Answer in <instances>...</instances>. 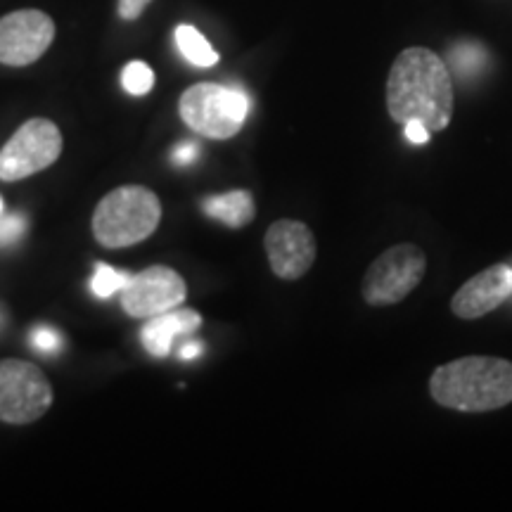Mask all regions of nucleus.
Wrapping results in <instances>:
<instances>
[{"label":"nucleus","instance_id":"nucleus-15","mask_svg":"<svg viewBox=\"0 0 512 512\" xmlns=\"http://www.w3.org/2000/svg\"><path fill=\"white\" fill-rule=\"evenodd\" d=\"M448 62H451V69L460 79H472L489 64V55L479 43H460V46L451 48Z\"/></svg>","mask_w":512,"mask_h":512},{"label":"nucleus","instance_id":"nucleus-3","mask_svg":"<svg viewBox=\"0 0 512 512\" xmlns=\"http://www.w3.org/2000/svg\"><path fill=\"white\" fill-rule=\"evenodd\" d=\"M162 219V202L145 185H121L95 209L91 228L107 249H124L150 238Z\"/></svg>","mask_w":512,"mask_h":512},{"label":"nucleus","instance_id":"nucleus-6","mask_svg":"<svg viewBox=\"0 0 512 512\" xmlns=\"http://www.w3.org/2000/svg\"><path fill=\"white\" fill-rule=\"evenodd\" d=\"M62 155V133L50 119H29L0 150V181L15 183L53 166Z\"/></svg>","mask_w":512,"mask_h":512},{"label":"nucleus","instance_id":"nucleus-11","mask_svg":"<svg viewBox=\"0 0 512 512\" xmlns=\"http://www.w3.org/2000/svg\"><path fill=\"white\" fill-rule=\"evenodd\" d=\"M512 297V266L496 264L470 278L453 294L451 311L463 320L482 318Z\"/></svg>","mask_w":512,"mask_h":512},{"label":"nucleus","instance_id":"nucleus-10","mask_svg":"<svg viewBox=\"0 0 512 512\" xmlns=\"http://www.w3.org/2000/svg\"><path fill=\"white\" fill-rule=\"evenodd\" d=\"M266 254L278 278L299 280L316 261V238L302 221H275L266 233Z\"/></svg>","mask_w":512,"mask_h":512},{"label":"nucleus","instance_id":"nucleus-22","mask_svg":"<svg viewBox=\"0 0 512 512\" xmlns=\"http://www.w3.org/2000/svg\"><path fill=\"white\" fill-rule=\"evenodd\" d=\"M403 126H406L403 128V133H406V138L411 140L413 145H425L432 136V133L420 124V121H408V124H403Z\"/></svg>","mask_w":512,"mask_h":512},{"label":"nucleus","instance_id":"nucleus-16","mask_svg":"<svg viewBox=\"0 0 512 512\" xmlns=\"http://www.w3.org/2000/svg\"><path fill=\"white\" fill-rule=\"evenodd\" d=\"M121 86L128 95H138L140 98V95H147L155 88V72L140 60L128 62L124 72H121Z\"/></svg>","mask_w":512,"mask_h":512},{"label":"nucleus","instance_id":"nucleus-19","mask_svg":"<svg viewBox=\"0 0 512 512\" xmlns=\"http://www.w3.org/2000/svg\"><path fill=\"white\" fill-rule=\"evenodd\" d=\"M31 344L41 351V354H57L62 347V337L60 332L53 330V328H36L34 335H31Z\"/></svg>","mask_w":512,"mask_h":512},{"label":"nucleus","instance_id":"nucleus-12","mask_svg":"<svg viewBox=\"0 0 512 512\" xmlns=\"http://www.w3.org/2000/svg\"><path fill=\"white\" fill-rule=\"evenodd\" d=\"M202 316L195 309H171L157 316L147 318V323L140 330V342L145 351L155 358H164L171 354L174 342L181 337H188L200 330Z\"/></svg>","mask_w":512,"mask_h":512},{"label":"nucleus","instance_id":"nucleus-24","mask_svg":"<svg viewBox=\"0 0 512 512\" xmlns=\"http://www.w3.org/2000/svg\"><path fill=\"white\" fill-rule=\"evenodd\" d=\"M3 209H5V204H3V197H0V214H3Z\"/></svg>","mask_w":512,"mask_h":512},{"label":"nucleus","instance_id":"nucleus-14","mask_svg":"<svg viewBox=\"0 0 512 512\" xmlns=\"http://www.w3.org/2000/svg\"><path fill=\"white\" fill-rule=\"evenodd\" d=\"M174 38H176L178 50H181V55L190 64H195V67L209 69L219 62V53H216L207 38H204L195 27H190V24H181V27H176Z\"/></svg>","mask_w":512,"mask_h":512},{"label":"nucleus","instance_id":"nucleus-7","mask_svg":"<svg viewBox=\"0 0 512 512\" xmlns=\"http://www.w3.org/2000/svg\"><path fill=\"white\" fill-rule=\"evenodd\" d=\"M425 252L415 245H396L377 256L363 278L361 294L370 306L399 304L425 275Z\"/></svg>","mask_w":512,"mask_h":512},{"label":"nucleus","instance_id":"nucleus-20","mask_svg":"<svg viewBox=\"0 0 512 512\" xmlns=\"http://www.w3.org/2000/svg\"><path fill=\"white\" fill-rule=\"evenodd\" d=\"M150 3L152 0H119V17L126 19V22L138 19Z\"/></svg>","mask_w":512,"mask_h":512},{"label":"nucleus","instance_id":"nucleus-5","mask_svg":"<svg viewBox=\"0 0 512 512\" xmlns=\"http://www.w3.org/2000/svg\"><path fill=\"white\" fill-rule=\"evenodd\" d=\"M53 387L34 363L5 358L0 361V420L8 425H29L53 406Z\"/></svg>","mask_w":512,"mask_h":512},{"label":"nucleus","instance_id":"nucleus-2","mask_svg":"<svg viewBox=\"0 0 512 512\" xmlns=\"http://www.w3.org/2000/svg\"><path fill=\"white\" fill-rule=\"evenodd\" d=\"M432 399L463 413H486L512 403V363L494 356H465L434 370Z\"/></svg>","mask_w":512,"mask_h":512},{"label":"nucleus","instance_id":"nucleus-17","mask_svg":"<svg viewBox=\"0 0 512 512\" xmlns=\"http://www.w3.org/2000/svg\"><path fill=\"white\" fill-rule=\"evenodd\" d=\"M128 278H131V273L117 271V268H112L107 264H98L95 266V275L91 280V290L95 297L110 299L112 294H119L121 290H124Z\"/></svg>","mask_w":512,"mask_h":512},{"label":"nucleus","instance_id":"nucleus-21","mask_svg":"<svg viewBox=\"0 0 512 512\" xmlns=\"http://www.w3.org/2000/svg\"><path fill=\"white\" fill-rule=\"evenodd\" d=\"M197 155H200V145H197V143H181L174 152H171V157H174V164H178V166L192 164L197 159Z\"/></svg>","mask_w":512,"mask_h":512},{"label":"nucleus","instance_id":"nucleus-8","mask_svg":"<svg viewBox=\"0 0 512 512\" xmlns=\"http://www.w3.org/2000/svg\"><path fill=\"white\" fill-rule=\"evenodd\" d=\"M121 294V309L131 318H152L178 309L188 297V285L169 266H150L128 278Z\"/></svg>","mask_w":512,"mask_h":512},{"label":"nucleus","instance_id":"nucleus-23","mask_svg":"<svg viewBox=\"0 0 512 512\" xmlns=\"http://www.w3.org/2000/svg\"><path fill=\"white\" fill-rule=\"evenodd\" d=\"M202 354V344L200 342H185L181 347V358L183 361H192Z\"/></svg>","mask_w":512,"mask_h":512},{"label":"nucleus","instance_id":"nucleus-13","mask_svg":"<svg viewBox=\"0 0 512 512\" xmlns=\"http://www.w3.org/2000/svg\"><path fill=\"white\" fill-rule=\"evenodd\" d=\"M204 214L211 216V219L221 221L223 226L228 228H245L254 221L256 207L252 192L247 190H233L226 192V195H214L207 197L202 202Z\"/></svg>","mask_w":512,"mask_h":512},{"label":"nucleus","instance_id":"nucleus-9","mask_svg":"<svg viewBox=\"0 0 512 512\" xmlns=\"http://www.w3.org/2000/svg\"><path fill=\"white\" fill-rule=\"evenodd\" d=\"M55 41V22L41 10H17L0 19V64L27 67Z\"/></svg>","mask_w":512,"mask_h":512},{"label":"nucleus","instance_id":"nucleus-18","mask_svg":"<svg viewBox=\"0 0 512 512\" xmlns=\"http://www.w3.org/2000/svg\"><path fill=\"white\" fill-rule=\"evenodd\" d=\"M24 233H27V219L22 214H0V247L15 245L17 240L24 238Z\"/></svg>","mask_w":512,"mask_h":512},{"label":"nucleus","instance_id":"nucleus-1","mask_svg":"<svg viewBox=\"0 0 512 512\" xmlns=\"http://www.w3.org/2000/svg\"><path fill=\"white\" fill-rule=\"evenodd\" d=\"M387 110L396 124L420 121L441 133L453 117V79L448 64L430 48H406L387 79Z\"/></svg>","mask_w":512,"mask_h":512},{"label":"nucleus","instance_id":"nucleus-4","mask_svg":"<svg viewBox=\"0 0 512 512\" xmlns=\"http://www.w3.org/2000/svg\"><path fill=\"white\" fill-rule=\"evenodd\" d=\"M181 119L192 131L211 140L238 136L249 117V98L245 91L221 83H197L181 95Z\"/></svg>","mask_w":512,"mask_h":512}]
</instances>
